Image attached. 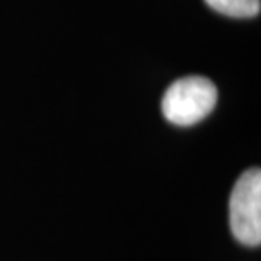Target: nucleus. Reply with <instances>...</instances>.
Instances as JSON below:
<instances>
[{"label":"nucleus","instance_id":"obj_3","mask_svg":"<svg viewBox=\"0 0 261 261\" xmlns=\"http://www.w3.org/2000/svg\"><path fill=\"white\" fill-rule=\"evenodd\" d=\"M205 4L216 12L236 19L256 17L261 10V0H205Z\"/></svg>","mask_w":261,"mask_h":261},{"label":"nucleus","instance_id":"obj_2","mask_svg":"<svg viewBox=\"0 0 261 261\" xmlns=\"http://www.w3.org/2000/svg\"><path fill=\"white\" fill-rule=\"evenodd\" d=\"M229 224L234 238L244 246L261 243V171L251 168L239 176L229 198Z\"/></svg>","mask_w":261,"mask_h":261},{"label":"nucleus","instance_id":"obj_1","mask_svg":"<svg viewBox=\"0 0 261 261\" xmlns=\"http://www.w3.org/2000/svg\"><path fill=\"white\" fill-rule=\"evenodd\" d=\"M217 103V88L205 76H184L173 82L161 100L165 119L175 126H194L203 121Z\"/></svg>","mask_w":261,"mask_h":261}]
</instances>
